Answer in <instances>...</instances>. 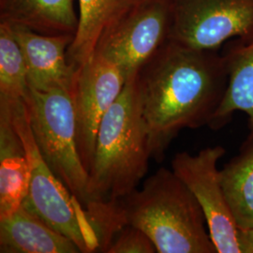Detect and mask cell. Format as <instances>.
<instances>
[{
    "label": "cell",
    "instance_id": "1",
    "mask_svg": "<svg viewBox=\"0 0 253 253\" xmlns=\"http://www.w3.org/2000/svg\"><path fill=\"white\" fill-rule=\"evenodd\" d=\"M151 159L163 162L185 128L208 126L226 90V66L217 50L167 41L137 73Z\"/></svg>",
    "mask_w": 253,
    "mask_h": 253
},
{
    "label": "cell",
    "instance_id": "2",
    "mask_svg": "<svg viewBox=\"0 0 253 253\" xmlns=\"http://www.w3.org/2000/svg\"><path fill=\"white\" fill-rule=\"evenodd\" d=\"M122 223L143 231L159 253H217L198 201L172 170L161 168L116 200Z\"/></svg>",
    "mask_w": 253,
    "mask_h": 253
},
{
    "label": "cell",
    "instance_id": "3",
    "mask_svg": "<svg viewBox=\"0 0 253 253\" xmlns=\"http://www.w3.org/2000/svg\"><path fill=\"white\" fill-rule=\"evenodd\" d=\"M137 73L126 79L101 120L88 172V203L125 197L137 189L148 170L151 157Z\"/></svg>",
    "mask_w": 253,
    "mask_h": 253
},
{
    "label": "cell",
    "instance_id": "4",
    "mask_svg": "<svg viewBox=\"0 0 253 253\" xmlns=\"http://www.w3.org/2000/svg\"><path fill=\"white\" fill-rule=\"evenodd\" d=\"M0 104L9 107L30 165V186L23 206L72 239L81 253L99 252V240L85 208L57 178L40 152L32 133L26 101L11 105Z\"/></svg>",
    "mask_w": 253,
    "mask_h": 253
},
{
    "label": "cell",
    "instance_id": "5",
    "mask_svg": "<svg viewBox=\"0 0 253 253\" xmlns=\"http://www.w3.org/2000/svg\"><path fill=\"white\" fill-rule=\"evenodd\" d=\"M25 101L42 156L57 178L85 208L88 172L83 165L76 143L71 90L39 91L29 87Z\"/></svg>",
    "mask_w": 253,
    "mask_h": 253
},
{
    "label": "cell",
    "instance_id": "6",
    "mask_svg": "<svg viewBox=\"0 0 253 253\" xmlns=\"http://www.w3.org/2000/svg\"><path fill=\"white\" fill-rule=\"evenodd\" d=\"M169 0H132L100 36L95 53L116 64L126 79L169 40Z\"/></svg>",
    "mask_w": 253,
    "mask_h": 253
},
{
    "label": "cell",
    "instance_id": "7",
    "mask_svg": "<svg viewBox=\"0 0 253 253\" xmlns=\"http://www.w3.org/2000/svg\"><path fill=\"white\" fill-rule=\"evenodd\" d=\"M169 41L217 50L229 40H253V0H169Z\"/></svg>",
    "mask_w": 253,
    "mask_h": 253
},
{
    "label": "cell",
    "instance_id": "8",
    "mask_svg": "<svg viewBox=\"0 0 253 253\" xmlns=\"http://www.w3.org/2000/svg\"><path fill=\"white\" fill-rule=\"evenodd\" d=\"M225 153L224 147L217 145L202 149L196 155L175 154L172 170L198 201L217 253H241L238 226L217 169V163Z\"/></svg>",
    "mask_w": 253,
    "mask_h": 253
},
{
    "label": "cell",
    "instance_id": "9",
    "mask_svg": "<svg viewBox=\"0 0 253 253\" xmlns=\"http://www.w3.org/2000/svg\"><path fill=\"white\" fill-rule=\"evenodd\" d=\"M126 81V75L119 67L96 53L76 69L71 94L76 143L87 172L93 163L101 120L123 90Z\"/></svg>",
    "mask_w": 253,
    "mask_h": 253
},
{
    "label": "cell",
    "instance_id": "10",
    "mask_svg": "<svg viewBox=\"0 0 253 253\" xmlns=\"http://www.w3.org/2000/svg\"><path fill=\"white\" fill-rule=\"evenodd\" d=\"M27 68L29 87L39 91L71 90L76 67L67 52L73 35H46L20 25L9 24Z\"/></svg>",
    "mask_w": 253,
    "mask_h": 253
},
{
    "label": "cell",
    "instance_id": "11",
    "mask_svg": "<svg viewBox=\"0 0 253 253\" xmlns=\"http://www.w3.org/2000/svg\"><path fill=\"white\" fill-rule=\"evenodd\" d=\"M31 171L26 148L10 111L0 104V219L14 213L27 198Z\"/></svg>",
    "mask_w": 253,
    "mask_h": 253
},
{
    "label": "cell",
    "instance_id": "12",
    "mask_svg": "<svg viewBox=\"0 0 253 253\" xmlns=\"http://www.w3.org/2000/svg\"><path fill=\"white\" fill-rule=\"evenodd\" d=\"M0 253H80L81 250L22 205L0 219Z\"/></svg>",
    "mask_w": 253,
    "mask_h": 253
},
{
    "label": "cell",
    "instance_id": "13",
    "mask_svg": "<svg viewBox=\"0 0 253 253\" xmlns=\"http://www.w3.org/2000/svg\"><path fill=\"white\" fill-rule=\"evenodd\" d=\"M223 58L226 66V90L208 126L217 130L225 126L236 111L244 112L253 133V40L235 39L227 44Z\"/></svg>",
    "mask_w": 253,
    "mask_h": 253
},
{
    "label": "cell",
    "instance_id": "14",
    "mask_svg": "<svg viewBox=\"0 0 253 253\" xmlns=\"http://www.w3.org/2000/svg\"><path fill=\"white\" fill-rule=\"evenodd\" d=\"M0 21L46 35H73L78 28L74 0H0Z\"/></svg>",
    "mask_w": 253,
    "mask_h": 253
},
{
    "label": "cell",
    "instance_id": "15",
    "mask_svg": "<svg viewBox=\"0 0 253 253\" xmlns=\"http://www.w3.org/2000/svg\"><path fill=\"white\" fill-rule=\"evenodd\" d=\"M132 0H78V28L67 55L76 68L95 53L100 36Z\"/></svg>",
    "mask_w": 253,
    "mask_h": 253
},
{
    "label": "cell",
    "instance_id": "16",
    "mask_svg": "<svg viewBox=\"0 0 253 253\" xmlns=\"http://www.w3.org/2000/svg\"><path fill=\"white\" fill-rule=\"evenodd\" d=\"M227 200L240 229L253 227V133L246 139L239 153L219 170Z\"/></svg>",
    "mask_w": 253,
    "mask_h": 253
},
{
    "label": "cell",
    "instance_id": "17",
    "mask_svg": "<svg viewBox=\"0 0 253 253\" xmlns=\"http://www.w3.org/2000/svg\"><path fill=\"white\" fill-rule=\"evenodd\" d=\"M29 88L21 49L7 22L0 21V103L24 101Z\"/></svg>",
    "mask_w": 253,
    "mask_h": 253
},
{
    "label": "cell",
    "instance_id": "18",
    "mask_svg": "<svg viewBox=\"0 0 253 253\" xmlns=\"http://www.w3.org/2000/svg\"><path fill=\"white\" fill-rule=\"evenodd\" d=\"M107 253H154L157 249L143 231L126 225L119 231L109 245Z\"/></svg>",
    "mask_w": 253,
    "mask_h": 253
},
{
    "label": "cell",
    "instance_id": "19",
    "mask_svg": "<svg viewBox=\"0 0 253 253\" xmlns=\"http://www.w3.org/2000/svg\"><path fill=\"white\" fill-rule=\"evenodd\" d=\"M238 244L241 253H253V227L238 228Z\"/></svg>",
    "mask_w": 253,
    "mask_h": 253
}]
</instances>
